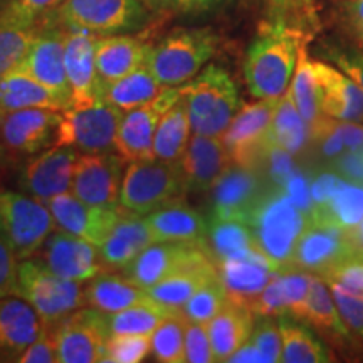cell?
Here are the masks:
<instances>
[{"mask_svg": "<svg viewBox=\"0 0 363 363\" xmlns=\"http://www.w3.org/2000/svg\"><path fill=\"white\" fill-rule=\"evenodd\" d=\"M308 39L305 29L283 21H271L261 27L244 62V76L254 98L283 96L296 69L299 51Z\"/></svg>", "mask_w": 363, "mask_h": 363, "instance_id": "1", "label": "cell"}, {"mask_svg": "<svg viewBox=\"0 0 363 363\" xmlns=\"http://www.w3.org/2000/svg\"><path fill=\"white\" fill-rule=\"evenodd\" d=\"M311 220L310 212L303 211L284 189L272 187L266 190L247 224L256 249L269 259L272 269L288 271L293 269L294 249Z\"/></svg>", "mask_w": 363, "mask_h": 363, "instance_id": "2", "label": "cell"}, {"mask_svg": "<svg viewBox=\"0 0 363 363\" xmlns=\"http://www.w3.org/2000/svg\"><path fill=\"white\" fill-rule=\"evenodd\" d=\"M180 91L195 135L222 136L240 108L238 86L229 72L217 65L203 67Z\"/></svg>", "mask_w": 363, "mask_h": 363, "instance_id": "3", "label": "cell"}, {"mask_svg": "<svg viewBox=\"0 0 363 363\" xmlns=\"http://www.w3.org/2000/svg\"><path fill=\"white\" fill-rule=\"evenodd\" d=\"M16 296L26 299L48 325L57 323L86 305L83 283L61 278L40 257L19 262Z\"/></svg>", "mask_w": 363, "mask_h": 363, "instance_id": "4", "label": "cell"}, {"mask_svg": "<svg viewBox=\"0 0 363 363\" xmlns=\"http://www.w3.org/2000/svg\"><path fill=\"white\" fill-rule=\"evenodd\" d=\"M216 48L208 29H175L150 49L147 65L163 88L180 86L202 71Z\"/></svg>", "mask_w": 363, "mask_h": 363, "instance_id": "5", "label": "cell"}, {"mask_svg": "<svg viewBox=\"0 0 363 363\" xmlns=\"http://www.w3.org/2000/svg\"><path fill=\"white\" fill-rule=\"evenodd\" d=\"M185 192L179 162H130L121 184L120 206L135 214H150Z\"/></svg>", "mask_w": 363, "mask_h": 363, "instance_id": "6", "label": "cell"}, {"mask_svg": "<svg viewBox=\"0 0 363 363\" xmlns=\"http://www.w3.org/2000/svg\"><path fill=\"white\" fill-rule=\"evenodd\" d=\"M56 222L44 202L29 194L0 190V235L17 259H29L43 249Z\"/></svg>", "mask_w": 363, "mask_h": 363, "instance_id": "7", "label": "cell"}, {"mask_svg": "<svg viewBox=\"0 0 363 363\" xmlns=\"http://www.w3.org/2000/svg\"><path fill=\"white\" fill-rule=\"evenodd\" d=\"M147 9L140 0H66L54 16L69 30L113 35L142 27L148 17Z\"/></svg>", "mask_w": 363, "mask_h": 363, "instance_id": "8", "label": "cell"}, {"mask_svg": "<svg viewBox=\"0 0 363 363\" xmlns=\"http://www.w3.org/2000/svg\"><path fill=\"white\" fill-rule=\"evenodd\" d=\"M123 113L104 99L86 108H67L61 113L54 145L72 147L83 153L110 152L115 148Z\"/></svg>", "mask_w": 363, "mask_h": 363, "instance_id": "9", "label": "cell"}, {"mask_svg": "<svg viewBox=\"0 0 363 363\" xmlns=\"http://www.w3.org/2000/svg\"><path fill=\"white\" fill-rule=\"evenodd\" d=\"M59 363L104 362L110 340L106 313L89 308L76 310L52 325Z\"/></svg>", "mask_w": 363, "mask_h": 363, "instance_id": "10", "label": "cell"}, {"mask_svg": "<svg viewBox=\"0 0 363 363\" xmlns=\"http://www.w3.org/2000/svg\"><path fill=\"white\" fill-rule=\"evenodd\" d=\"M278 99L246 104L233 118L220 136L233 163L254 170L262 165L271 145V123Z\"/></svg>", "mask_w": 363, "mask_h": 363, "instance_id": "11", "label": "cell"}, {"mask_svg": "<svg viewBox=\"0 0 363 363\" xmlns=\"http://www.w3.org/2000/svg\"><path fill=\"white\" fill-rule=\"evenodd\" d=\"M182 98V91L177 86L163 88L160 94L143 106L126 111L121 118L120 128L115 138V152L126 163L140 160H155L153 140L158 121L163 113Z\"/></svg>", "mask_w": 363, "mask_h": 363, "instance_id": "12", "label": "cell"}, {"mask_svg": "<svg viewBox=\"0 0 363 363\" xmlns=\"http://www.w3.org/2000/svg\"><path fill=\"white\" fill-rule=\"evenodd\" d=\"M125 163L118 153H83L72 172L71 192L89 206L118 207Z\"/></svg>", "mask_w": 363, "mask_h": 363, "instance_id": "13", "label": "cell"}, {"mask_svg": "<svg viewBox=\"0 0 363 363\" xmlns=\"http://www.w3.org/2000/svg\"><path fill=\"white\" fill-rule=\"evenodd\" d=\"M61 113L45 108L9 111L0 123V142L12 157L38 155L56 142Z\"/></svg>", "mask_w": 363, "mask_h": 363, "instance_id": "14", "label": "cell"}, {"mask_svg": "<svg viewBox=\"0 0 363 363\" xmlns=\"http://www.w3.org/2000/svg\"><path fill=\"white\" fill-rule=\"evenodd\" d=\"M65 35L57 29H44L35 34L29 49L13 71L24 72L71 106V86L65 65Z\"/></svg>", "mask_w": 363, "mask_h": 363, "instance_id": "15", "label": "cell"}, {"mask_svg": "<svg viewBox=\"0 0 363 363\" xmlns=\"http://www.w3.org/2000/svg\"><path fill=\"white\" fill-rule=\"evenodd\" d=\"M78 158L79 152L72 147L54 145L45 148L22 167L19 187L44 203L59 194L69 192Z\"/></svg>", "mask_w": 363, "mask_h": 363, "instance_id": "16", "label": "cell"}, {"mask_svg": "<svg viewBox=\"0 0 363 363\" xmlns=\"http://www.w3.org/2000/svg\"><path fill=\"white\" fill-rule=\"evenodd\" d=\"M57 229L101 246L125 208L96 207L79 201L72 192L59 194L45 202Z\"/></svg>", "mask_w": 363, "mask_h": 363, "instance_id": "17", "label": "cell"}, {"mask_svg": "<svg viewBox=\"0 0 363 363\" xmlns=\"http://www.w3.org/2000/svg\"><path fill=\"white\" fill-rule=\"evenodd\" d=\"M352 257L348 230L311 220L294 249L293 269H301L323 278L331 269Z\"/></svg>", "mask_w": 363, "mask_h": 363, "instance_id": "18", "label": "cell"}, {"mask_svg": "<svg viewBox=\"0 0 363 363\" xmlns=\"http://www.w3.org/2000/svg\"><path fill=\"white\" fill-rule=\"evenodd\" d=\"M40 259L57 276L79 283L96 278L106 271L98 246L61 229L45 240L40 249Z\"/></svg>", "mask_w": 363, "mask_h": 363, "instance_id": "19", "label": "cell"}, {"mask_svg": "<svg viewBox=\"0 0 363 363\" xmlns=\"http://www.w3.org/2000/svg\"><path fill=\"white\" fill-rule=\"evenodd\" d=\"M211 190L212 216L244 222L249 220L254 208L266 194L257 172L238 163L227 167Z\"/></svg>", "mask_w": 363, "mask_h": 363, "instance_id": "20", "label": "cell"}, {"mask_svg": "<svg viewBox=\"0 0 363 363\" xmlns=\"http://www.w3.org/2000/svg\"><path fill=\"white\" fill-rule=\"evenodd\" d=\"M96 40V35L84 30H69L65 35V65L72 108L91 106L99 99Z\"/></svg>", "mask_w": 363, "mask_h": 363, "instance_id": "21", "label": "cell"}, {"mask_svg": "<svg viewBox=\"0 0 363 363\" xmlns=\"http://www.w3.org/2000/svg\"><path fill=\"white\" fill-rule=\"evenodd\" d=\"M206 251H211L207 242H153L136 256L125 269V274L143 289H150Z\"/></svg>", "mask_w": 363, "mask_h": 363, "instance_id": "22", "label": "cell"}, {"mask_svg": "<svg viewBox=\"0 0 363 363\" xmlns=\"http://www.w3.org/2000/svg\"><path fill=\"white\" fill-rule=\"evenodd\" d=\"M230 155L220 136L195 135L190 138L180 169L185 192H207L230 165Z\"/></svg>", "mask_w": 363, "mask_h": 363, "instance_id": "23", "label": "cell"}, {"mask_svg": "<svg viewBox=\"0 0 363 363\" xmlns=\"http://www.w3.org/2000/svg\"><path fill=\"white\" fill-rule=\"evenodd\" d=\"M311 278V272L301 269L276 271L252 303L254 316H291L294 320H303Z\"/></svg>", "mask_w": 363, "mask_h": 363, "instance_id": "24", "label": "cell"}, {"mask_svg": "<svg viewBox=\"0 0 363 363\" xmlns=\"http://www.w3.org/2000/svg\"><path fill=\"white\" fill-rule=\"evenodd\" d=\"M320 88V108L325 116L350 123L363 121V89L338 67L313 61Z\"/></svg>", "mask_w": 363, "mask_h": 363, "instance_id": "25", "label": "cell"}, {"mask_svg": "<svg viewBox=\"0 0 363 363\" xmlns=\"http://www.w3.org/2000/svg\"><path fill=\"white\" fill-rule=\"evenodd\" d=\"M219 276L230 301L252 308V303L262 293L274 274L264 254L254 249L246 256L230 257L217 262Z\"/></svg>", "mask_w": 363, "mask_h": 363, "instance_id": "26", "label": "cell"}, {"mask_svg": "<svg viewBox=\"0 0 363 363\" xmlns=\"http://www.w3.org/2000/svg\"><path fill=\"white\" fill-rule=\"evenodd\" d=\"M157 242L147 217L123 211L120 220L99 246V256L106 271H125L140 252Z\"/></svg>", "mask_w": 363, "mask_h": 363, "instance_id": "27", "label": "cell"}, {"mask_svg": "<svg viewBox=\"0 0 363 363\" xmlns=\"http://www.w3.org/2000/svg\"><path fill=\"white\" fill-rule=\"evenodd\" d=\"M44 328L38 311L26 299H0V360L17 362Z\"/></svg>", "mask_w": 363, "mask_h": 363, "instance_id": "28", "label": "cell"}, {"mask_svg": "<svg viewBox=\"0 0 363 363\" xmlns=\"http://www.w3.org/2000/svg\"><path fill=\"white\" fill-rule=\"evenodd\" d=\"M152 45L133 35H103L96 40V71L99 88L125 78L147 65Z\"/></svg>", "mask_w": 363, "mask_h": 363, "instance_id": "29", "label": "cell"}, {"mask_svg": "<svg viewBox=\"0 0 363 363\" xmlns=\"http://www.w3.org/2000/svg\"><path fill=\"white\" fill-rule=\"evenodd\" d=\"M216 276H219V267L211 251H206L172 272L160 283L152 286L148 293L158 305L172 308V310H182L190 296L203 283Z\"/></svg>", "mask_w": 363, "mask_h": 363, "instance_id": "30", "label": "cell"}, {"mask_svg": "<svg viewBox=\"0 0 363 363\" xmlns=\"http://www.w3.org/2000/svg\"><path fill=\"white\" fill-rule=\"evenodd\" d=\"M86 305L111 315L126 308L155 301L148 289L133 283L128 276L118 274L116 271H103L96 278L89 279L84 288Z\"/></svg>", "mask_w": 363, "mask_h": 363, "instance_id": "31", "label": "cell"}, {"mask_svg": "<svg viewBox=\"0 0 363 363\" xmlns=\"http://www.w3.org/2000/svg\"><path fill=\"white\" fill-rule=\"evenodd\" d=\"M254 330V313L251 308L227 301L225 306L207 323L216 362H229L233 353L249 342Z\"/></svg>", "mask_w": 363, "mask_h": 363, "instance_id": "32", "label": "cell"}, {"mask_svg": "<svg viewBox=\"0 0 363 363\" xmlns=\"http://www.w3.org/2000/svg\"><path fill=\"white\" fill-rule=\"evenodd\" d=\"M147 220L157 242H207V220L179 199L150 212Z\"/></svg>", "mask_w": 363, "mask_h": 363, "instance_id": "33", "label": "cell"}, {"mask_svg": "<svg viewBox=\"0 0 363 363\" xmlns=\"http://www.w3.org/2000/svg\"><path fill=\"white\" fill-rule=\"evenodd\" d=\"M0 104L7 113L26 110V108L67 110L66 104L39 81L13 69L0 78Z\"/></svg>", "mask_w": 363, "mask_h": 363, "instance_id": "34", "label": "cell"}, {"mask_svg": "<svg viewBox=\"0 0 363 363\" xmlns=\"http://www.w3.org/2000/svg\"><path fill=\"white\" fill-rule=\"evenodd\" d=\"M163 86L158 83L148 65L140 66L125 78L99 88V99H104L121 111H130L155 99Z\"/></svg>", "mask_w": 363, "mask_h": 363, "instance_id": "35", "label": "cell"}, {"mask_svg": "<svg viewBox=\"0 0 363 363\" xmlns=\"http://www.w3.org/2000/svg\"><path fill=\"white\" fill-rule=\"evenodd\" d=\"M190 118L189 108L184 98L163 113L158 121L153 153L157 160L180 162L190 142Z\"/></svg>", "mask_w": 363, "mask_h": 363, "instance_id": "36", "label": "cell"}, {"mask_svg": "<svg viewBox=\"0 0 363 363\" xmlns=\"http://www.w3.org/2000/svg\"><path fill=\"white\" fill-rule=\"evenodd\" d=\"M206 240L216 262L246 256L256 249L251 227L247 222L238 219H219L211 216L207 220Z\"/></svg>", "mask_w": 363, "mask_h": 363, "instance_id": "37", "label": "cell"}, {"mask_svg": "<svg viewBox=\"0 0 363 363\" xmlns=\"http://www.w3.org/2000/svg\"><path fill=\"white\" fill-rule=\"evenodd\" d=\"M271 145L286 150L291 155L301 153L311 140V126L299 115L289 91L278 99L271 123Z\"/></svg>", "mask_w": 363, "mask_h": 363, "instance_id": "38", "label": "cell"}, {"mask_svg": "<svg viewBox=\"0 0 363 363\" xmlns=\"http://www.w3.org/2000/svg\"><path fill=\"white\" fill-rule=\"evenodd\" d=\"M311 219L353 229L363 219V185L343 179L328 201L311 212Z\"/></svg>", "mask_w": 363, "mask_h": 363, "instance_id": "39", "label": "cell"}, {"mask_svg": "<svg viewBox=\"0 0 363 363\" xmlns=\"http://www.w3.org/2000/svg\"><path fill=\"white\" fill-rule=\"evenodd\" d=\"M281 340H283L284 363H326L330 362L328 350L306 326L299 325L291 316H279Z\"/></svg>", "mask_w": 363, "mask_h": 363, "instance_id": "40", "label": "cell"}, {"mask_svg": "<svg viewBox=\"0 0 363 363\" xmlns=\"http://www.w3.org/2000/svg\"><path fill=\"white\" fill-rule=\"evenodd\" d=\"M288 91L296 104L299 115L305 118L313 131L325 120V115L320 108V88H318L315 69H313V61L308 56V44L303 45L299 51L298 65Z\"/></svg>", "mask_w": 363, "mask_h": 363, "instance_id": "41", "label": "cell"}, {"mask_svg": "<svg viewBox=\"0 0 363 363\" xmlns=\"http://www.w3.org/2000/svg\"><path fill=\"white\" fill-rule=\"evenodd\" d=\"M303 320L310 321L316 328L328 331L331 337H348V328L342 320V316H340V311L337 305H335V299L331 296L328 284L316 274H313L311 278Z\"/></svg>", "mask_w": 363, "mask_h": 363, "instance_id": "42", "label": "cell"}, {"mask_svg": "<svg viewBox=\"0 0 363 363\" xmlns=\"http://www.w3.org/2000/svg\"><path fill=\"white\" fill-rule=\"evenodd\" d=\"M177 310L158 305L157 301L142 303L108 315L111 335H152L158 325Z\"/></svg>", "mask_w": 363, "mask_h": 363, "instance_id": "43", "label": "cell"}, {"mask_svg": "<svg viewBox=\"0 0 363 363\" xmlns=\"http://www.w3.org/2000/svg\"><path fill=\"white\" fill-rule=\"evenodd\" d=\"M187 318L182 310H177L167 316L152 333V353L157 362L162 363H184L185 362V330Z\"/></svg>", "mask_w": 363, "mask_h": 363, "instance_id": "44", "label": "cell"}, {"mask_svg": "<svg viewBox=\"0 0 363 363\" xmlns=\"http://www.w3.org/2000/svg\"><path fill=\"white\" fill-rule=\"evenodd\" d=\"M227 301H229V298H227L220 276H216V278L203 283L190 296L189 301L182 306V313L189 321L207 325L225 306Z\"/></svg>", "mask_w": 363, "mask_h": 363, "instance_id": "45", "label": "cell"}, {"mask_svg": "<svg viewBox=\"0 0 363 363\" xmlns=\"http://www.w3.org/2000/svg\"><path fill=\"white\" fill-rule=\"evenodd\" d=\"M66 0H9L0 11V27H34L40 17L65 4Z\"/></svg>", "mask_w": 363, "mask_h": 363, "instance_id": "46", "label": "cell"}, {"mask_svg": "<svg viewBox=\"0 0 363 363\" xmlns=\"http://www.w3.org/2000/svg\"><path fill=\"white\" fill-rule=\"evenodd\" d=\"M35 34V27H0V78L19 65Z\"/></svg>", "mask_w": 363, "mask_h": 363, "instance_id": "47", "label": "cell"}, {"mask_svg": "<svg viewBox=\"0 0 363 363\" xmlns=\"http://www.w3.org/2000/svg\"><path fill=\"white\" fill-rule=\"evenodd\" d=\"M152 335H111L106 345L104 363H138L152 348Z\"/></svg>", "mask_w": 363, "mask_h": 363, "instance_id": "48", "label": "cell"}, {"mask_svg": "<svg viewBox=\"0 0 363 363\" xmlns=\"http://www.w3.org/2000/svg\"><path fill=\"white\" fill-rule=\"evenodd\" d=\"M328 284L331 296L335 299L340 316L347 325V328L353 331L363 340V296L362 294L348 291L342 284L335 281H325Z\"/></svg>", "mask_w": 363, "mask_h": 363, "instance_id": "49", "label": "cell"}, {"mask_svg": "<svg viewBox=\"0 0 363 363\" xmlns=\"http://www.w3.org/2000/svg\"><path fill=\"white\" fill-rule=\"evenodd\" d=\"M320 52L325 59L333 62L340 71H343L348 78H352L363 89V49L347 48L338 43H323L320 45Z\"/></svg>", "mask_w": 363, "mask_h": 363, "instance_id": "50", "label": "cell"}, {"mask_svg": "<svg viewBox=\"0 0 363 363\" xmlns=\"http://www.w3.org/2000/svg\"><path fill=\"white\" fill-rule=\"evenodd\" d=\"M251 342L259 348L267 363L281 362L283 357V340H281L279 325L271 316H259L254 323Z\"/></svg>", "mask_w": 363, "mask_h": 363, "instance_id": "51", "label": "cell"}, {"mask_svg": "<svg viewBox=\"0 0 363 363\" xmlns=\"http://www.w3.org/2000/svg\"><path fill=\"white\" fill-rule=\"evenodd\" d=\"M185 362L211 363L216 362L212 352L211 338L207 333V325L187 321L185 330Z\"/></svg>", "mask_w": 363, "mask_h": 363, "instance_id": "52", "label": "cell"}, {"mask_svg": "<svg viewBox=\"0 0 363 363\" xmlns=\"http://www.w3.org/2000/svg\"><path fill=\"white\" fill-rule=\"evenodd\" d=\"M19 363H56L57 350L54 342L52 325L44 323V328L34 343L26 348V352L19 357Z\"/></svg>", "mask_w": 363, "mask_h": 363, "instance_id": "53", "label": "cell"}, {"mask_svg": "<svg viewBox=\"0 0 363 363\" xmlns=\"http://www.w3.org/2000/svg\"><path fill=\"white\" fill-rule=\"evenodd\" d=\"M17 267L19 259L11 244L0 235V299L16 296L17 293Z\"/></svg>", "mask_w": 363, "mask_h": 363, "instance_id": "54", "label": "cell"}, {"mask_svg": "<svg viewBox=\"0 0 363 363\" xmlns=\"http://www.w3.org/2000/svg\"><path fill=\"white\" fill-rule=\"evenodd\" d=\"M321 279L335 281V283L347 288L348 291L362 294L363 296V259L350 257V259L342 262L335 269H331Z\"/></svg>", "mask_w": 363, "mask_h": 363, "instance_id": "55", "label": "cell"}, {"mask_svg": "<svg viewBox=\"0 0 363 363\" xmlns=\"http://www.w3.org/2000/svg\"><path fill=\"white\" fill-rule=\"evenodd\" d=\"M333 172L342 175L343 179L363 185V147H358L350 152H345L337 160L331 162Z\"/></svg>", "mask_w": 363, "mask_h": 363, "instance_id": "56", "label": "cell"}, {"mask_svg": "<svg viewBox=\"0 0 363 363\" xmlns=\"http://www.w3.org/2000/svg\"><path fill=\"white\" fill-rule=\"evenodd\" d=\"M316 0H271L272 21H283L288 24H294V19L305 16Z\"/></svg>", "mask_w": 363, "mask_h": 363, "instance_id": "57", "label": "cell"}, {"mask_svg": "<svg viewBox=\"0 0 363 363\" xmlns=\"http://www.w3.org/2000/svg\"><path fill=\"white\" fill-rule=\"evenodd\" d=\"M345 7L348 27L363 49V0H350Z\"/></svg>", "mask_w": 363, "mask_h": 363, "instance_id": "58", "label": "cell"}, {"mask_svg": "<svg viewBox=\"0 0 363 363\" xmlns=\"http://www.w3.org/2000/svg\"><path fill=\"white\" fill-rule=\"evenodd\" d=\"M229 362H233V363H235V362L267 363L264 355H262V353L259 352V348H257L256 345H254V343L251 342V340L244 343L240 348H238V350H235V352L233 353V357L229 358Z\"/></svg>", "mask_w": 363, "mask_h": 363, "instance_id": "59", "label": "cell"}, {"mask_svg": "<svg viewBox=\"0 0 363 363\" xmlns=\"http://www.w3.org/2000/svg\"><path fill=\"white\" fill-rule=\"evenodd\" d=\"M348 240H350L352 257L355 259H363V219L348 230Z\"/></svg>", "mask_w": 363, "mask_h": 363, "instance_id": "60", "label": "cell"}, {"mask_svg": "<svg viewBox=\"0 0 363 363\" xmlns=\"http://www.w3.org/2000/svg\"><path fill=\"white\" fill-rule=\"evenodd\" d=\"M219 0H175L177 9L184 12H201L211 9Z\"/></svg>", "mask_w": 363, "mask_h": 363, "instance_id": "61", "label": "cell"}, {"mask_svg": "<svg viewBox=\"0 0 363 363\" xmlns=\"http://www.w3.org/2000/svg\"><path fill=\"white\" fill-rule=\"evenodd\" d=\"M11 163H12V155L9 153V150L4 147V143L0 142V175L11 167Z\"/></svg>", "mask_w": 363, "mask_h": 363, "instance_id": "62", "label": "cell"}, {"mask_svg": "<svg viewBox=\"0 0 363 363\" xmlns=\"http://www.w3.org/2000/svg\"><path fill=\"white\" fill-rule=\"evenodd\" d=\"M140 2H142L143 6H147L148 9H162V7L175 4V0H140Z\"/></svg>", "mask_w": 363, "mask_h": 363, "instance_id": "63", "label": "cell"}, {"mask_svg": "<svg viewBox=\"0 0 363 363\" xmlns=\"http://www.w3.org/2000/svg\"><path fill=\"white\" fill-rule=\"evenodd\" d=\"M6 115H7V111L4 110V106H2V104H0V123H2V121H4V118H6Z\"/></svg>", "mask_w": 363, "mask_h": 363, "instance_id": "64", "label": "cell"}]
</instances>
